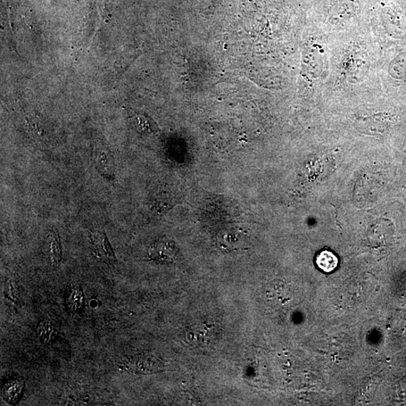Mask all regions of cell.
Masks as SVG:
<instances>
[{"label":"cell","mask_w":406,"mask_h":406,"mask_svg":"<svg viewBox=\"0 0 406 406\" xmlns=\"http://www.w3.org/2000/svg\"><path fill=\"white\" fill-rule=\"evenodd\" d=\"M50 260L53 267H57L62 260V248L59 236L56 233H51L48 238Z\"/></svg>","instance_id":"cell-10"},{"label":"cell","mask_w":406,"mask_h":406,"mask_svg":"<svg viewBox=\"0 0 406 406\" xmlns=\"http://www.w3.org/2000/svg\"><path fill=\"white\" fill-rule=\"evenodd\" d=\"M222 247L227 250H236L245 244V237L237 232L228 231L219 239Z\"/></svg>","instance_id":"cell-9"},{"label":"cell","mask_w":406,"mask_h":406,"mask_svg":"<svg viewBox=\"0 0 406 406\" xmlns=\"http://www.w3.org/2000/svg\"><path fill=\"white\" fill-rule=\"evenodd\" d=\"M317 264L321 270L329 272L337 267L338 260L332 252L325 251L318 256Z\"/></svg>","instance_id":"cell-11"},{"label":"cell","mask_w":406,"mask_h":406,"mask_svg":"<svg viewBox=\"0 0 406 406\" xmlns=\"http://www.w3.org/2000/svg\"><path fill=\"white\" fill-rule=\"evenodd\" d=\"M37 335L41 343L49 345L57 335V327L52 321L45 319L40 322L37 327Z\"/></svg>","instance_id":"cell-7"},{"label":"cell","mask_w":406,"mask_h":406,"mask_svg":"<svg viewBox=\"0 0 406 406\" xmlns=\"http://www.w3.org/2000/svg\"><path fill=\"white\" fill-rule=\"evenodd\" d=\"M216 328L208 323L196 324L188 330L187 338L190 342L197 345H206L211 343L215 336Z\"/></svg>","instance_id":"cell-4"},{"label":"cell","mask_w":406,"mask_h":406,"mask_svg":"<svg viewBox=\"0 0 406 406\" xmlns=\"http://www.w3.org/2000/svg\"><path fill=\"white\" fill-rule=\"evenodd\" d=\"M90 240L94 254L97 258L111 261H116L112 246L104 231L93 232L90 234Z\"/></svg>","instance_id":"cell-3"},{"label":"cell","mask_w":406,"mask_h":406,"mask_svg":"<svg viewBox=\"0 0 406 406\" xmlns=\"http://www.w3.org/2000/svg\"><path fill=\"white\" fill-rule=\"evenodd\" d=\"M137 123L139 128L142 129L143 132H151L153 130L147 119L143 117L138 118Z\"/></svg>","instance_id":"cell-13"},{"label":"cell","mask_w":406,"mask_h":406,"mask_svg":"<svg viewBox=\"0 0 406 406\" xmlns=\"http://www.w3.org/2000/svg\"><path fill=\"white\" fill-rule=\"evenodd\" d=\"M66 308L71 314H78L84 306V294L79 284L72 283L70 285L65 298Z\"/></svg>","instance_id":"cell-5"},{"label":"cell","mask_w":406,"mask_h":406,"mask_svg":"<svg viewBox=\"0 0 406 406\" xmlns=\"http://www.w3.org/2000/svg\"><path fill=\"white\" fill-rule=\"evenodd\" d=\"M121 367L125 370L134 372L137 374H149L148 372L161 371L160 361L152 357H139L124 359Z\"/></svg>","instance_id":"cell-1"},{"label":"cell","mask_w":406,"mask_h":406,"mask_svg":"<svg viewBox=\"0 0 406 406\" xmlns=\"http://www.w3.org/2000/svg\"><path fill=\"white\" fill-rule=\"evenodd\" d=\"M4 295L6 299L13 303L19 301V290L16 281L12 278L7 279L4 286Z\"/></svg>","instance_id":"cell-12"},{"label":"cell","mask_w":406,"mask_h":406,"mask_svg":"<svg viewBox=\"0 0 406 406\" xmlns=\"http://www.w3.org/2000/svg\"><path fill=\"white\" fill-rule=\"evenodd\" d=\"M23 384L18 380H8L3 386V398L8 403L14 404L20 398Z\"/></svg>","instance_id":"cell-8"},{"label":"cell","mask_w":406,"mask_h":406,"mask_svg":"<svg viewBox=\"0 0 406 406\" xmlns=\"http://www.w3.org/2000/svg\"><path fill=\"white\" fill-rule=\"evenodd\" d=\"M177 254L175 243L170 240H161L154 243L149 250L148 255L154 261L161 263H171Z\"/></svg>","instance_id":"cell-2"},{"label":"cell","mask_w":406,"mask_h":406,"mask_svg":"<svg viewBox=\"0 0 406 406\" xmlns=\"http://www.w3.org/2000/svg\"><path fill=\"white\" fill-rule=\"evenodd\" d=\"M94 164L99 172L107 178L114 175V163L112 156L105 150L98 149L94 152Z\"/></svg>","instance_id":"cell-6"}]
</instances>
